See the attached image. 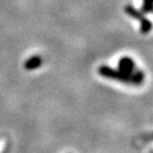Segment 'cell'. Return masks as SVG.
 Here are the masks:
<instances>
[{
	"label": "cell",
	"mask_w": 153,
	"mask_h": 153,
	"mask_svg": "<svg viewBox=\"0 0 153 153\" xmlns=\"http://www.w3.org/2000/svg\"><path fill=\"white\" fill-rule=\"evenodd\" d=\"M99 74L104 78L108 79L116 80V81L123 82V83H129V84H134V85H140L145 80V74L140 70H136L133 74H128L121 72L119 69L116 70L114 68H111L108 66H100L98 69Z\"/></svg>",
	"instance_id": "1"
},
{
	"label": "cell",
	"mask_w": 153,
	"mask_h": 153,
	"mask_svg": "<svg viewBox=\"0 0 153 153\" xmlns=\"http://www.w3.org/2000/svg\"><path fill=\"white\" fill-rule=\"evenodd\" d=\"M152 153H153V152H152Z\"/></svg>",
	"instance_id": "4"
},
{
	"label": "cell",
	"mask_w": 153,
	"mask_h": 153,
	"mask_svg": "<svg viewBox=\"0 0 153 153\" xmlns=\"http://www.w3.org/2000/svg\"><path fill=\"white\" fill-rule=\"evenodd\" d=\"M118 67H119L118 69L121 72L131 74H133L134 69H135V63H134V61L132 60L131 57L123 56V57H121L119 60V62H118Z\"/></svg>",
	"instance_id": "2"
},
{
	"label": "cell",
	"mask_w": 153,
	"mask_h": 153,
	"mask_svg": "<svg viewBox=\"0 0 153 153\" xmlns=\"http://www.w3.org/2000/svg\"><path fill=\"white\" fill-rule=\"evenodd\" d=\"M42 64H43L42 57L39 55H33V56L29 57L28 60L25 62L24 66L27 70H34V69H37Z\"/></svg>",
	"instance_id": "3"
}]
</instances>
